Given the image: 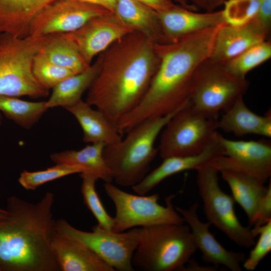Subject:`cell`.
Masks as SVG:
<instances>
[{
	"label": "cell",
	"instance_id": "ac0fdd59",
	"mask_svg": "<svg viewBox=\"0 0 271 271\" xmlns=\"http://www.w3.org/2000/svg\"><path fill=\"white\" fill-rule=\"evenodd\" d=\"M216 133L211 142L198 154L172 156L163 159V162L158 167L131 187L133 191L138 194L146 195L169 177L187 170H196L203 165L209 164L222 155V149L216 140Z\"/></svg>",
	"mask_w": 271,
	"mask_h": 271
},
{
	"label": "cell",
	"instance_id": "4316f807",
	"mask_svg": "<svg viewBox=\"0 0 271 271\" xmlns=\"http://www.w3.org/2000/svg\"><path fill=\"white\" fill-rule=\"evenodd\" d=\"M40 52L53 63L75 74L90 66L82 58L75 45L64 34L48 35Z\"/></svg>",
	"mask_w": 271,
	"mask_h": 271
},
{
	"label": "cell",
	"instance_id": "f546056e",
	"mask_svg": "<svg viewBox=\"0 0 271 271\" xmlns=\"http://www.w3.org/2000/svg\"><path fill=\"white\" fill-rule=\"evenodd\" d=\"M81 192L83 202L96 219L97 226L104 230L112 231L113 220L104 208L96 190L97 179L90 175L81 173Z\"/></svg>",
	"mask_w": 271,
	"mask_h": 271
},
{
	"label": "cell",
	"instance_id": "cb8c5ba5",
	"mask_svg": "<svg viewBox=\"0 0 271 271\" xmlns=\"http://www.w3.org/2000/svg\"><path fill=\"white\" fill-rule=\"evenodd\" d=\"M219 172L230 187L235 202L246 214L249 224L267 190L268 186H265V183L258 179L243 173L229 170Z\"/></svg>",
	"mask_w": 271,
	"mask_h": 271
},
{
	"label": "cell",
	"instance_id": "2e32d148",
	"mask_svg": "<svg viewBox=\"0 0 271 271\" xmlns=\"http://www.w3.org/2000/svg\"><path fill=\"white\" fill-rule=\"evenodd\" d=\"M157 12L168 43L225 23L222 10L199 13L178 5L170 9Z\"/></svg>",
	"mask_w": 271,
	"mask_h": 271
},
{
	"label": "cell",
	"instance_id": "4fadbf2b",
	"mask_svg": "<svg viewBox=\"0 0 271 271\" xmlns=\"http://www.w3.org/2000/svg\"><path fill=\"white\" fill-rule=\"evenodd\" d=\"M111 12L102 7L79 1L54 0L34 18L29 35L46 36L71 33L90 20Z\"/></svg>",
	"mask_w": 271,
	"mask_h": 271
},
{
	"label": "cell",
	"instance_id": "1f68e13d",
	"mask_svg": "<svg viewBox=\"0 0 271 271\" xmlns=\"http://www.w3.org/2000/svg\"><path fill=\"white\" fill-rule=\"evenodd\" d=\"M32 71L38 82L48 90L52 89L65 79L75 74L72 71L50 61L40 51L34 58Z\"/></svg>",
	"mask_w": 271,
	"mask_h": 271
},
{
	"label": "cell",
	"instance_id": "74e56055",
	"mask_svg": "<svg viewBox=\"0 0 271 271\" xmlns=\"http://www.w3.org/2000/svg\"><path fill=\"white\" fill-rule=\"evenodd\" d=\"M259 136L265 138L271 137V111L268 110L264 114V120L262 123Z\"/></svg>",
	"mask_w": 271,
	"mask_h": 271
},
{
	"label": "cell",
	"instance_id": "8fae6325",
	"mask_svg": "<svg viewBox=\"0 0 271 271\" xmlns=\"http://www.w3.org/2000/svg\"><path fill=\"white\" fill-rule=\"evenodd\" d=\"M56 231L85 245L115 270H134L132 259L139 242L141 227L115 232L95 225L92 232H88L78 229L61 218L56 220Z\"/></svg>",
	"mask_w": 271,
	"mask_h": 271
},
{
	"label": "cell",
	"instance_id": "30bf717a",
	"mask_svg": "<svg viewBox=\"0 0 271 271\" xmlns=\"http://www.w3.org/2000/svg\"><path fill=\"white\" fill-rule=\"evenodd\" d=\"M217 119L195 110L190 101L180 109L161 132L158 152L162 159L202 152L217 132Z\"/></svg>",
	"mask_w": 271,
	"mask_h": 271
},
{
	"label": "cell",
	"instance_id": "6da1fadb",
	"mask_svg": "<svg viewBox=\"0 0 271 271\" xmlns=\"http://www.w3.org/2000/svg\"><path fill=\"white\" fill-rule=\"evenodd\" d=\"M154 44L133 31L100 53V68L87 90L86 101L116 127L141 101L157 71L160 58Z\"/></svg>",
	"mask_w": 271,
	"mask_h": 271
},
{
	"label": "cell",
	"instance_id": "4dcf8cb0",
	"mask_svg": "<svg viewBox=\"0 0 271 271\" xmlns=\"http://www.w3.org/2000/svg\"><path fill=\"white\" fill-rule=\"evenodd\" d=\"M82 170L76 166L56 164L45 170L30 172L23 171L18 179L20 184L25 189L34 190L39 186L69 175L82 173Z\"/></svg>",
	"mask_w": 271,
	"mask_h": 271
},
{
	"label": "cell",
	"instance_id": "8992f818",
	"mask_svg": "<svg viewBox=\"0 0 271 271\" xmlns=\"http://www.w3.org/2000/svg\"><path fill=\"white\" fill-rule=\"evenodd\" d=\"M48 37L19 38L0 33V95L36 98L49 95V90L38 82L32 71L34 58Z\"/></svg>",
	"mask_w": 271,
	"mask_h": 271
},
{
	"label": "cell",
	"instance_id": "d6a6232c",
	"mask_svg": "<svg viewBox=\"0 0 271 271\" xmlns=\"http://www.w3.org/2000/svg\"><path fill=\"white\" fill-rule=\"evenodd\" d=\"M222 10L224 23L232 26H241L254 17L259 5L258 0H228Z\"/></svg>",
	"mask_w": 271,
	"mask_h": 271
},
{
	"label": "cell",
	"instance_id": "9a60e30c",
	"mask_svg": "<svg viewBox=\"0 0 271 271\" xmlns=\"http://www.w3.org/2000/svg\"><path fill=\"white\" fill-rule=\"evenodd\" d=\"M199 206L195 202L188 208L175 207L176 211L189 226L197 249L202 254L204 261L218 267L225 266L231 271H241V263L246 258L242 252L226 249L216 239L209 230V222L201 221L198 215Z\"/></svg>",
	"mask_w": 271,
	"mask_h": 271
},
{
	"label": "cell",
	"instance_id": "836d02e7",
	"mask_svg": "<svg viewBox=\"0 0 271 271\" xmlns=\"http://www.w3.org/2000/svg\"><path fill=\"white\" fill-rule=\"evenodd\" d=\"M251 230L253 235H259V238L242 263L243 267L249 271L254 270L271 250V220L261 226L251 228Z\"/></svg>",
	"mask_w": 271,
	"mask_h": 271
},
{
	"label": "cell",
	"instance_id": "484cf974",
	"mask_svg": "<svg viewBox=\"0 0 271 271\" xmlns=\"http://www.w3.org/2000/svg\"><path fill=\"white\" fill-rule=\"evenodd\" d=\"M217 120V128L238 137L247 134L259 135L264 120L263 116L251 111L245 103L243 96L239 97Z\"/></svg>",
	"mask_w": 271,
	"mask_h": 271
},
{
	"label": "cell",
	"instance_id": "e0dca14e",
	"mask_svg": "<svg viewBox=\"0 0 271 271\" xmlns=\"http://www.w3.org/2000/svg\"><path fill=\"white\" fill-rule=\"evenodd\" d=\"M268 37L253 19L241 26L224 23L216 32L209 58L223 63Z\"/></svg>",
	"mask_w": 271,
	"mask_h": 271
},
{
	"label": "cell",
	"instance_id": "603a6c76",
	"mask_svg": "<svg viewBox=\"0 0 271 271\" xmlns=\"http://www.w3.org/2000/svg\"><path fill=\"white\" fill-rule=\"evenodd\" d=\"M105 145L103 143H92L79 150L54 153L50 158L56 164L78 167L82 170V173L90 175L105 183H111L113 179L103 157Z\"/></svg>",
	"mask_w": 271,
	"mask_h": 271
},
{
	"label": "cell",
	"instance_id": "f1b7e54d",
	"mask_svg": "<svg viewBox=\"0 0 271 271\" xmlns=\"http://www.w3.org/2000/svg\"><path fill=\"white\" fill-rule=\"evenodd\" d=\"M270 57L271 43L269 40H266L252 45L222 64L225 70L232 75L245 79L249 71Z\"/></svg>",
	"mask_w": 271,
	"mask_h": 271
},
{
	"label": "cell",
	"instance_id": "ee69618b",
	"mask_svg": "<svg viewBox=\"0 0 271 271\" xmlns=\"http://www.w3.org/2000/svg\"><path fill=\"white\" fill-rule=\"evenodd\" d=\"M9 212L7 209H0V219L8 216Z\"/></svg>",
	"mask_w": 271,
	"mask_h": 271
},
{
	"label": "cell",
	"instance_id": "e575fe53",
	"mask_svg": "<svg viewBox=\"0 0 271 271\" xmlns=\"http://www.w3.org/2000/svg\"><path fill=\"white\" fill-rule=\"evenodd\" d=\"M267 190L261 199L254 216L249 224L251 228L261 226L271 220V183L267 185Z\"/></svg>",
	"mask_w": 271,
	"mask_h": 271
},
{
	"label": "cell",
	"instance_id": "9c48e42d",
	"mask_svg": "<svg viewBox=\"0 0 271 271\" xmlns=\"http://www.w3.org/2000/svg\"><path fill=\"white\" fill-rule=\"evenodd\" d=\"M196 170L198 193L208 222L239 247L249 248L253 246L255 237L251 228L242 225L235 212L234 200L219 186L218 171L210 164Z\"/></svg>",
	"mask_w": 271,
	"mask_h": 271
},
{
	"label": "cell",
	"instance_id": "3957f363",
	"mask_svg": "<svg viewBox=\"0 0 271 271\" xmlns=\"http://www.w3.org/2000/svg\"><path fill=\"white\" fill-rule=\"evenodd\" d=\"M54 202L50 192L35 204L8 198L9 214L0 219V271H60L51 245Z\"/></svg>",
	"mask_w": 271,
	"mask_h": 271
},
{
	"label": "cell",
	"instance_id": "60d3db41",
	"mask_svg": "<svg viewBox=\"0 0 271 271\" xmlns=\"http://www.w3.org/2000/svg\"><path fill=\"white\" fill-rule=\"evenodd\" d=\"M228 0H205L207 12L214 11V10L223 5Z\"/></svg>",
	"mask_w": 271,
	"mask_h": 271
},
{
	"label": "cell",
	"instance_id": "f35d334b",
	"mask_svg": "<svg viewBox=\"0 0 271 271\" xmlns=\"http://www.w3.org/2000/svg\"><path fill=\"white\" fill-rule=\"evenodd\" d=\"M97 5L114 13L116 0H77Z\"/></svg>",
	"mask_w": 271,
	"mask_h": 271
},
{
	"label": "cell",
	"instance_id": "52a82bcc",
	"mask_svg": "<svg viewBox=\"0 0 271 271\" xmlns=\"http://www.w3.org/2000/svg\"><path fill=\"white\" fill-rule=\"evenodd\" d=\"M249 83L229 73L223 64L209 58L197 68L190 96L192 107L215 119L246 91Z\"/></svg>",
	"mask_w": 271,
	"mask_h": 271
},
{
	"label": "cell",
	"instance_id": "83f0119b",
	"mask_svg": "<svg viewBox=\"0 0 271 271\" xmlns=\"http://www.w3.org/2000/svg\"><path fill=\"white\" fill-rule=\"evenodd\" d=\"M48 109L46 101H29L17 97L0 95V111L25 129L33 127Z\"/></svg>",
	"mask_w": 271,
	"mask_h": 271
},
{
	"label": "cell",
	"instance_id": "5bb4252c",
	"mask_svg": "<svg viewBox=\"0 0 271 271\" xmlns=\"http://www.w3.org/2000/svg\"><path fill=\"white\" fill-rule=\"evenodd\" d=\"M133 31L111 12L95 17L76 31L64 34L75 45L85 61L91 65L96 56Z\"/></svg>",
	"mask_w": 271,
	"mask_h": 271
},
{
	"label": "cell",
	"instance_id": "277c9868",
	"mask_svg": "<svg viewBox=\"0 0 271 271\" xmlns=\"http://www.w3.org/2000/svg\"><path fill=\"white\" fill-rule=\"evenodd\" d=\"M185 105L168 114L146 119L129 130L123 139L105 146L104 159L117 184L132 187L145 178L158 152L155 147L157 138L170 119Z\"/></svg>",
	"mask_w": 271,
	"mask_h": 271
},
{
	"label": "cell",
	"instance_id": "d590c367",
	"mask_svg": "<svg viewBox=\"0 0 271 271\" xmlns=\"http://www.w3.org/2000/svg\"><path fill=\"white\" fill-rule=\"evenodd\" d=\"M257 11L252 18L269 36L271 30V0H258Z\"/></svg>",
	"mask_w": 271,
	"mask_h": 271
},
{
	"label": "cell",
	"instance_id": "7402d4cb",
	"mask_svg": "<svg viewBox=\"0 0 271 271\" xmlns=\"http://www.w3.org/2000/svg\"><path fill=\"white\" fill-rule=\"evenodd\" d=\"M54 0H0V33L19 38L29 35L35 16Z\"/></svg>",
	"mask_w": 271,
	"mask_h": 271
},
{
	"label": "cell",
	"instance_id": "ab89813d",
	"mask_svg": "<svg viewBox=\"0 0 271 271\" xmlns=\"http://www.w3.org/2000/svg\"><path fill=\"white\" fill-rule=\"evenodd\" d=\"M217 267L215 266H204L199 265L197 261L192 260L191 258L186 264L183 271H195V270H205L214 271L216 270Z\"/></svg>",
	"mask_w": 271,
	"mask_h": 271
},
{
	"label": "cell",
	"instance_id": "8d00e7d4",
	"mask_svg": "<svg viewBox=\"0 0 271 271\" xmlns=\"http://www.w3.org/2000/svg\"><path fill=\"white\" fill-rule=\"evenodd\" d=\"M144 4L157 12H161L173 8L178 5L173 0H134Z\"/></svg>",
	"mask_w": 271,
	"mask_h": 271
},
{
	"label": "cell",
	"instance_id": "7a4b0ae2",
	"mask_svg": "<svg viewBox=\"0 0 271 271\" xmlns=\"http://www.w3.org/2000/svg\"><path fill=\"white\" fill-rule=\"evenodd\" d=\"M220 26L154 44L160 58L158 68L141 101L118 121L116 127L121 136L146 119L168 114L190 101L195 73L210 57Z\"/></svg>",
	"mask_w": 271,
	"mask_h": 271
},
{
	"label": "cell",
	"instance_id": "ba28073f",
	"mask_svg": "<svg viewBox=\"0 0 271 271\" xmlns=\"http://www.w3.org/2000/svg\"><path fill=\"white\" fill-rule=\"evenodd\" d=\"M104 189L115 207L112 231L121 232L138 226L185 222L173 204L174 195L167 197L166 205L163 206L158 203V193L148 196L134 195L111 183H105Z\"/></svg>",
	"mask_w": 271,
	"mask_h": 271
},
{
	"label": "cell",
	"instance_id": "7bdbcfd3",
	"mask_svg": "<svg viewBox=\"0 0 271 271\" xmlns=\"http://www.w3.org/2000/svg\"><path fill=\"white\" fill-rule=\"evenodd\" d=\"M178 3V5L188 9L191 8L192 6L187 0H173Z\"/></svg>",
	"mask_w": 271,
	"mask_h": 271
},
{
	"label": "cell",
	"instance_id": "b9f144b4",
	"mask_svg": "<svg viewBox=\"0 0 271 271\" xmlns=\"http://www.w3.org/2000/svg\"><path fill=\"white\" fill-rule=\"evenodd\" d=\"M194 4L196 7H199L206 11V5L205 0H187Z\"/></svg>",
	"mask_w": 271,
	"mask_h": 271
},
{
	"label": "cell",
	"instance_id": "f6af8a7d",
	"mask_svg": "<svg viewBox=\"0 0 271 271\" xmlns=\"http://www.w3.org/2000/svg\"><path fill=\"white\" fill-rule=\"evenodd\" d=\"M1 116H0V124H1Z\"/></svg>",
	"mask_w": 271,
	"mask_h": 271
},
{
	"label": "cell",
	"instance_id": "44dd1931",
	"mask_svg": "<svg viewBox=\"0 0 271 271\" xmlns=\"http://www.w3.org/2000/svg\"><path fill=\"white\" fill-rule=\"evenodd\" d=\"M114 13L125 24L153 43H168L155 10L134 0H116Z\"/></svg>",
	"mask_w": 271,
	"mask_h": 271
},
{
	"label": "cell",
	"instance_id": "d6986e66",
	"mask_svg": "<svg viewBox=\"0 0 271 271\" xmlns=\"http://www.w3.org/2000/svg\"><path fill=\"white\" fill-rule=\"evenodd\" d=\"M51 248L60 271H114L81 242L56 232Z\"/></svg>",
	"mask_w": 271,
	"mask_h": 271
},
{
	"label": "cell",
	"instance_id": "7c38bea8",
	"mask_svg": "<svg viewBox=\"0 0 271 271\" xmlns=\"http://www.w3.org/2000/svg\"><path fill=\"white\" fill-rule=\"evenodd\" d=\"M222 155L209 164L218 172L234 171L254 177L265 183L271 176V142L266 140H232L217 131Z\"/></svg>",
	"mask_w": 271,
	"mask_h": 271
},
{
	"label": "cell",
	"instance_id": "d4e9b609",
	"mask_svg": "<svg viewBox=\"0 0 271 271\" xmlns=\"http://www.w3.org/2000/svg\"><path fill=\"white\" fill-rule=\"evenodd\" d=\"M101 62L100 54L86 70L68 77L53 87L49 98L46 101L47 108L57 106L66 108L81 100L82 95L97 75Z\"/></svg>",
	"mask_w": 271,
	"mask_h": 271
},
{
	"label": "cell",
	"instance_id": "ffe728a7",
	"mask_svg": "<svg viewBox=\"0 0 271 271\" xmlns=\"http://www.w3.org/2000/svg\"><path fill=\"white\" fill-rule=\"evenodd\" d=\"M65 109L75 117L80 124L84 142L111 145L122 139V136L116 126L102 112L93 109L86 101L81 99Z\"/></svg>",
	"mask_w": 271,
	"mask_h": 271
},
{
	"label": "cell",
	"instance_id": "5b68a950",
	"mask_svg": "<svg viewBox=\"0 0 271 271\" xmlns=\"http://www.w3.org/2000/svg\"><path fill=\"white\" fill-rule=\"evenodd\" d=\"M197 248L188 224L162 223L141 227L134 269L183 271Z\"/></svg>",
	"mask_w": 271,
	"mask_h": 271
}]
</instances>
